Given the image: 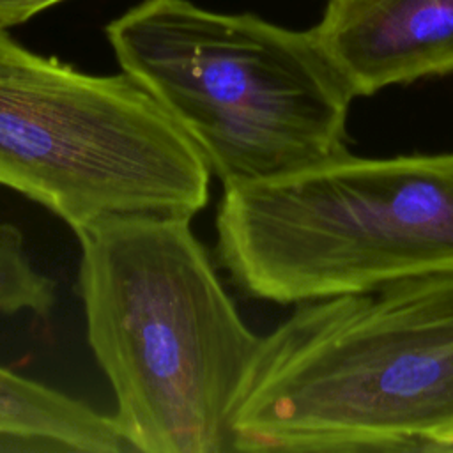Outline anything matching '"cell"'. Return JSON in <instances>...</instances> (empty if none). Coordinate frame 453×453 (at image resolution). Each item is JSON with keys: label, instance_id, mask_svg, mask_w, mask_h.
<instances>
[{"label": "cell", "instance_id": "obj_1", "mask_svg": "<svg viewBox=\"0 0 453 453\" xmlns=\"http://www.w3.org/2000/svg\"><path fill=\"white\" fill-rule=\"evenodd\" d=\"M453 425V273L303 303L262 336L232 451H425Z\"/></svg>", "mask_w": 453, "mask_h": 453}, {"label": "cell", "instance_id": "obj_2", "mask_svg": "<svg viewBox=\"0 0 453 453\" xmlns=\"http://www.w3.org/2000/svg\"><path fill=\"white\" fill-rule=\"evenodd\" d=\"M87 338L131 451H232L258 347L188 218L119 216L78 234Z\"/></svg>", "mask_w": 453, "mask_h": 453}, {"label": "cell", "instance_id": "obj_3", "mask_svg": "<svg viewBox=\"0 0 453 453\" xmlns=\"http://www.w3.org/2000/svg\"><path fill=\"white\" fill-rule=\"evenodd\" d=\"M104 32L122 73L179 124L223 186L349 152L356 96L311 28L143 0Z\"/></svg>", "mask_w": 453, "mask_h": 453}, {"label": "cell", "instance_id": "obj_4", "mask_svg": "<svg viewBox=\"0 0 453 453\" xmlns=\"http://www.w3.org/2000/svg\"><path fill=\"white\" fill-rule=\"evenodd\" d=\"M216 255L244 294L278 304L453 273V152H345L223 186Z\"/></svg>", "mask_w": 453, "mask_h": 453}, {"label": "cell", "instance_id": "obj_5", "mask_svg": "<svg viewBox=\"0 0 453 453\" xmlns=\"http://www.w3.org/2000/svg\"><path fill=\"white\" fill-rule=\"evenodd\" d=\"M211 168L131 76L88 74L0 30V184L74 234L119 216L191 219Z\"/></svg>", "mask_w": 453, "mask_h": 453}, {"label": "cell", "instance_id": "obj_6", "mask_svg": "<svg viewBox=\"0 0 453 453\" xmlns=\"http://www.w3.org/2000/svg\"><path fill=\"white\" fill-rule=\"evenodd\" d=\"M311 30L356 97L453 74V0H327Z\"/></svg>", "mask_w": 453, "mask_h": 453}, {"label": "cell", "instance_id": "obj_7", "mask_svg": "<svg viewBox=\"0 0 453 453\" xmlns=\"http://www.w3.org/2000/svg\"><path fill=\"white\" fill-rule=\"evenodd\" d=\"M0 435L39 451H131L111 416L0 366Z\"/></svg>", "mask_w": 453, "mask_h": 453}, {"label": "cell", "instance_id": "obj_8", "mask_svg": "<svg viewBox=\"0 0 453 453\" xmlns=\"http://www.w3.org/2000/svg\"><path fill=\"white\" fill-rule=\"evenodd\" d=\"M55 283L34 269L21 230L12 223L0 225V313L28 310L48 317L55 306Z\"/></svg>", "mask_w": 453, "mask_h": 453}, {"label": "cell", "instance_id": "obj_9", "mask_svg": "<svg viewBox=\"0 0 453 453\" xmlns=\"http://www.w3.org/2000/svg\"><path fill=\"white\" fill-rule=\"evenodd\" d=\"M62 0H0V30L21 25Z\"/></svg>", "mask_w": 453, "mask_h": 453}, {"label": "cell", "instance_id": "obj_10", "mask_svg": "<svg viewBox=\"0 0 453 453\" xmlns=\"http://www.w3.org/2000/svg\"><path fill=\"white\" fill-rule=\"evenodd\" d=\"M425 451L453 453V425L432 434L425 442Z\"/></svg>", "mask_w": 453, "mask_h": 453}]
</instances>
